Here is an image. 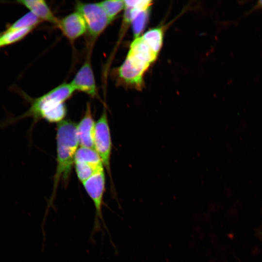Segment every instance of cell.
I'll return each mask as SVG.
<instances>
[{
    "instance_id": "cell-1",
    "label": "cell",
    "mask_w": 262,
    "mask_h": 262,
    "mask_svg": "<svg viewBox=\"0 0 262 262\" xmlns=\"http://www.w3.org/2000/svg\"><path fill=\"white\" fill-rule=\"evenodd\" d=\"M74 91L70 83H63L39 98L29 99L31 103L29 109L20 115L9 116L0 121V128H5L27 117L33 118L32 127L41 119L51 123L61 122L66 114L64 102Z\"/></svg>"
},
{
    "instance_id": "cell-2",
    "label": "cell",
    "mask_w": 262,
    "mask_h": 262,
    "mask_svg": "<svg viewBox=\"0 0 262 262\" xmlns=\"http://www.w3.org/2000/svg\"><path fill=\"white\" fill-rule=\"evenodd\" d=\"M56 169L53 178L52 192L48 201L45 213V220L49 209L53 206L57 188L62 181L67 185L74 164V158L78 145L79 139L77 125L71 120H64L57 127Z\"/></svg>"
},
{
    "instance_id": "cell-3",
    "label": "cell",
    "mask_w": 262,
    "mask_h": 262,
    "mask_svg": "<svg viewBox=\"0 0 262 262\" xmlns=\"http://www.w3.org/2000/svg\"><path fill=\"white\" fill-rule=\"evenodd\" d=\"M84 188L92 199L95 209V216L91 238L102 229L108 231L103 216V197L105 191V176L104 168L82 182Z\"/></svg>"
},
{
    "instance_id": "cell-4",
    "label": "cell",
    "mask_w": 262,
    "mask_h": 262,
    "mask_svg": "<svg viewBox=\"0 0 262 262\" xmlns=\"http://www.w3.org/2000/svg\"><path fill=\"white\" fill-rule=\"evenodd\" d=\"M94 143V149L99 156L113 184L110 166L112 143L105 108L96 122Z\"/></svg>"
},
{
    "instance_id": "cell-5",
    "label": "cell",
    "mask_w": 262,
    "mask_h": 262,
    "mask_svg": "<svg viewBox=\"0 0 262 262\" xmlns=\"http://www.w3.org/2000/svg\"><path fill=\"white\" fill-rule=\"evenodd\" d=\"M76 11L83 17L87 31L93 38H97L111 22L105 12L98 3L78 2Z\"/></svg>"
},
{
    "instance_id": "cell-6",
    "label": "cell",
    "mask_w": 262,
    "mask_h": 262,
    "mask_svg": "<svg viewBox=\"0 0 262 262\" xmlns=\"http://www.w3.org/2000/svg\"><path fill=\"white\" fill-rule=\"evenodd\" d=\"M74 90L83 92L92 97L97 96V89L90 57H88L70 83Z\"/></svg>"
},
{
    "instance_id": "cell-7",
    "label": "cell",
    "mask_w": 262,
    "mask_h": 262,
    "mask_svg": "<svg viewBox=\"0 0 262 262\" xmlns=\"http://www.w3.org/2000/svg\"><path fill=\"white\" fill-rule=\"evenodd\" d=\"M57 26L63 34L71 41L77 39L87 31L83 17L77 11L58 19Z\"/></svg>"
},
{
    "instance_id": "cell-8",
    "label": "cell",
    "mask_w": 262,
    "mask_h": 262,
    "mask_svg": "<svg viewBox=\"0 0 262 262\" xmlns=\"http://www.w3.org/2000/svg\"><path fill=\"white\" fill-rule=\"evenodd\" d=\"M96 123L93 118L90 105L87 103L83 116L77 125L79 144L81 147L94 149Z\"/></svg>"
},
{
    "instance_id": "cell-9",
    "label": "cell",
    "mask_w": 262,
    "mask_h": 262,
    "mask_svg": "<svg viewBox=\"0 0 262 262\" xmlns=\"http://www.w3.org/2000/svg\"><path fill=\"white\" fill-rule=\"evenodd\" d=\"M147 68V66L127 56L119 68V76L127 83L141 86L143 75Z\"/></svg>"
},
{
    "instance_id": "cell-10",
    "label": "cell",
    "mask_w": 262,
    "mask_h": 262,
    "mask_svg": "<svg viewBox=\"0 0 262 262\" xmlns=\"http://www.w3.org/2000/svg\"><path fill=\"white\" fill-rule=\"evenodd\" d=\"M156 53L144 40L142 36L134 40L130 46L127 56L149 66L156 58Z\"/></svg>"
},
{
    "instance_id": "cell-11",
    "label": "cell",
    "mask_w": 262,
    "mask_h": 262,
    "mask_svg": "<svg viewBox=\"0 0 262 262\" xmlns=\"http://www.w3.org/2000/svg\"><path fill=\"white\" fill-rule=\"evenodd\" d=\"M25 6L41 21L44 20L57 24V19L53 14L48 4L43 0H21L17 1Z\"/></svg>"
},
{
    "instance_id": "cell-12",
    "label": "cell",
    "mask_w": 262,
    "mask_h": 262,
    "mask_svg": "<svg viewBox=\"0 0 262 262\" xmlns=\"http://www.w3.org/2000/svg\"><path fill=\"white\" fill-rule=\"evenodd\" d=\"M33 28L13 29L8 28L0 37V47L9 45L19 41L27 35Z\"/></svg>"
},
{
    "instance_id": "cell-13",
    "label": "cell",
    "mask_w": 262,
    "mask_h": 262,
    "mask_svg": "<svg viewBox=\"0 0 262 262\" xmlns=\"http://www.w3.org/2000/svg\"><path fill=\"white\" fill-rule=\"evenodd\" d=\"M74 164L77 177L82 183L104 168L103 165H97L87 162H74Z\"/></svg>"
},
{
    "instance_id": "cell-14",
    "label": "cell",
    "mask_w": 262,
    "mask_h": 262,
    "mask_svg": "<svg viewBox=\"0 0 262 262\" xmlns=\"http://www.w3.org/2000/svg\"><path fill=\"white\" fill-rule=\"evenodd\" d=\"M79 162L103 165L99 156L95 149L82 147L78 148L74 158V162Z\"/></svg>"
},
{
    "instance_id": "cell-15",
    "label": "cell",
    "mask_w": 262,
    "mask_h": 262,
    "mask_svg": "<svg viewBox=\"0 0 262 262\" xmlns=\"http://www.w3.org/2000/svg\"><path fill=\"white\" fill-rule=\"evenodd\" d=\"M142 37L151 48L158 54L163 42V32L161 29H154L147 32Z\"/></svg>"
},
{
    "instance_id": "cell-16",
    "label": "cell",
    "mask_w": 262,
    "mask_h": 262,
    "mask_svg": "<svg viewBox=\"0 0 262 262\" xmlns=\"http://www.w3.org/2000/svg\"><path fill=\"white\" fill-rule=\"evenodd\" d=\"M99 3L111 21L125 7L123 0H105Z\"/></svg>"
},
{
    "instance_id": "cell-17",
    "label": "cell",
    "mask_w": 262,
    "mask_h": 262,
    "mask_svg": "<svg viewBox=\"0 0 262 262\" xmlns=\"http://www.w3.org/2000/svg\"><path fill=\"white\" fill-rule=\"evenodd\" d=\"M41 21V20L38 17L29 11L16 20L8 28L13 29L24 28H33Z\"/></svg>"
},
{
    "instance_id": "cell-18",
    "label": "cell",
    "mask_w": 262,
    "mask_h": 262,
    "mask_svg": "<svg viewBox=\"0 0 262 262\" xmlns=\"http://www.w3.org/2000/svg\"><path fill=\"white\" fill-rule=\"evenodd\" d=\"M147 11L140 12L131 21L133 31L135 37H138V35L145 28L147 19Z\"/></svg>"
},
{
    "instance_id": "cell-19",
    "label": "cell",
    "mask_w": 262,
    "mask_h": 262,
    "mask_svg": "<svg viewBox=\"0 0 262 262\" xmlns=\"http://www.w3.org/2000/svg\"><path fill=\"white\" fill-rule=\"evenodd\" d=\"M125 7L135 8L141 11L147 10L151 4L150 0H124Z\"/></svg>"
},
{
    "instance_id": "cell-20",
    "label": "cell",
    "mask_w": 262,
    "mask_h": 262,
    "mask_svg": "<svg viewBox=\"0 0 262 262\" xmlns=\"http://www.w3.org/2000/svg\"><path fill=\"white\" fill-rule=\"evenodd\" d=\"M262 9V0L257 1V3L254 5V6L252 8V9L246 13V15H247L253 11Z\"/></svg>"
},
{
    "instance_id": "cell-21",
    "label": "cell",
    "mask_w": 262,
    "mask_h": 262,
    "mask_svg": "<svg viewBox=\"0 0 262 262\" xmlns=\"http://www.w3.org/2000/svg\"><path fill=\"white\" fill-rule=\"evenodd\" d=\"M1 34L0 33V37Z\"/></svg>"
}]
</instances>
